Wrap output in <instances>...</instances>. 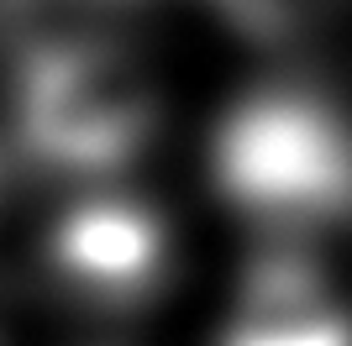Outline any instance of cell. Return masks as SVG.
<instances>
[{"label": "cell", "instance_id": "2", "mask_svg": "<svg viewBox=\"0 0 352 346\" xmlns=\"http://www.w3.org/2000/svg\"><path fill=\"white\" fill-rule=\"evenodd\" d=\"M158 126V84L116 37L32 47L16 84V137L63 173H111L132 163Z\"/></svg>", "mask_w": 352, "mask_h": 346}, {"label": "cell", "instance_id": "3", "mask_svg": "<svg viewBox=\"0 0 352 346\" xmlns=\"http://www.w3.org/2000/svg\"><path fill=\"white\" fill-rule=\"evenodd\" d=\"M43 257L95 310H137L168 278V231L132 194H85L47 226Z\"/></svg>", "mask_w": 352, "mask_h": 346}, {"label": "cell", "instance_id": "5", "mask_svg": "<svg viewBox=\"0 0 352 346\" xmlns=\"http://www.w3.org/2000/svg\"><path fill=\"white\" fill-rule=\"evenodd\" d=\"M11 341V299H6V284H0V346Z\"/></svg>", "mask_w": 352, "mask_h": 346}, {"label": "cell", "instance_id": "4", "mask_svg": "<svg viewBox=\"0 0 352 346\" xmlns=\"http://www.w3.org/2000/svg\"><path fill=\"white\" fill-rule=\"evenodd\" d=\"M221 346H352V315L331 299L300 242H279L252 262Z\"/></svg>", "mask_w": 352, "mask_h": 346}, {"label": "cell", "instance_id": "1", "mask_svg": "<svg viewBox=\"0 0 352 346\" xmlns=\"http://www.w3.org/2000/svg\"><path fill=\"white\" fill-rule=\"evenodd\" d=\"M221 200L279 242L352 220V121L310 89L236 100L210 142Z\"/></svg>", "mask_w": 352, "mask_h": 346}]
</instances>
